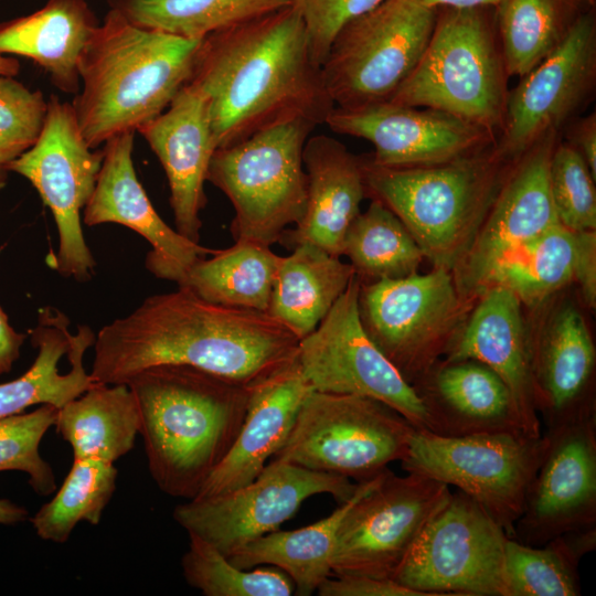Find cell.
<instances>
[{
	"mask_svg": "<svg viewBox=\"0 0 596 596\" xmlns=\"http://www.w3.org/2000/svg\"><path fill=\"white\" fill-rule=\"evenodd\" d=\"M299 341L266 311L213 304L178 286L104 326L89 373L95 383L118 384L179 364L254 386L295 362Z\"/></svg>",
	"mask_w": 596,
	"mask_h": 596,
	"instance_id": "1",
	"label": "cell"
},
{
	"mask_svg": "<svg viewBox=\"0 0 596 596\" xmlns=\"http://www.w3.org/2000/svg\"><path fill=\"white\" fill-rule=\"evenodd\" d=\"M189 83L206 100L217 148L294 119L323 124L334 107L291 6L203 38Z\"/></svg>",
	"mask_w": 596,
	"mask_h": 596,
	"instance_id": "2",
	"label": "cell"
},
{
	"mask_svg": "<svg viewBox=\"0 0 596 596\" xmlns=\"http://www.w3.org/2000/svg\"><path fill=\"white\" fill-rule=\"evenodd\" d=\"M126 384L153 481L170 497L194 499L236 440L255 385L179 364L142 370Z\"/></svg>",
	"mask_w": 596,
	"mask_h": 596,
	"instance_id": "3",
	"label": "cell"
},
{
	"mask_svg": "<svg viewBox=\"0 0 596 596\" xmlns=\"http://www.w3.org/2000/svg\"><path fill=\"white\" fill-rule=\"evenodd\" d=\"M201 41L138 26L109 9L79 57L72 103L88 147L161 115L189 83Z\"/></svg>",
	"mask_w": 596,
	"mask_h": 596,
	"instance_id": "4",
	"label": "cell"
},
{
	"mask_svg": "<svg viewBox=\"0 0 596 596\" xmlns=\"http://www.w3.org/2000/svg\"><path fill=\"white\" fill-rule=\"evenodd\" d=\"M366 195L406 226L434 267L453 272L469 251L514 160L497 141L439 164L382 167L361 157Z\"/></svg>",
	"mask_w": 596,
	"mask_h": 596,
	"instance_id": "5",
	"label": "cell"
},
{
	"mask_svg": "<svg viewBox=\"0 0 596 596\" xmlns=\"http://www.w3.org/2000/svg\"><path fill=\"white\" fill-rule=\"evenodd\" d=\"M508 78L494 8H438L422 57L387 102L443 110L499 135Z\"/></svg>",
	"mask_w": 596,
	"mask_h": 596,
	"instance_id": "6",
	"label": "cell"
},
{
	"mask_svg": "<svg viewBox=\"0 0 596 596\" xmlns=\"http://www.w3.org/2000/svg\"><path fill=\"white\" fill-rule=\"evenodd\" d=\"M316 126L294 119L214 151L206 181L234 207V241L270 247L289 225L300 222L308 188L302 152Z\"/></svg>",
	"mask_w": 596,
	"mask_h": 596,
	"instance_id": "7",
	"label": "cell"
},
{
	"mask_svg": "<svg viewBox=\"0 0 596 596\" xmlns=\"http://www.w3.org/2000/svg\"><path fill=\"white\" fill-rule=\"evenodd\" d=\"M414 429L374 398L311 391L272 459L363 482L402 459Z\"/></svg>",
	"mask_w": 596,
	"mask_h": 596,
	"instance_id": "8",
	"label": "cell"
},
{
	"mask_svg": "<svg viewBox=\"0 0 596 596\" xmlns=\"http://www.w3.org/2000/svg\"><path fill=\"white\" fill-rule=\"evenodd\" d=\"M547 445L545 434L533 437L524 433H490L456 437L414 429L400 461L406 472L457 487L513 538Z\"/></svg>",
	"mask_w": 596,
	"mask_h": 596,
	"instance_id": "9",
	"label": "cell"
},
{
	"mask_svg": "<svg viewBox=\"0 0 596 596\" xmlns=\"http://www.w3.org/2000/svg\"><path fill=\"white\" fill-rule=\"evenodd\" d=\"M436 17L422 0H382L343 25L320 66L334 107L390 100L422 57Z\"/></svg>",
	"mask_w": 596,
	"mask_h": 596,
	"instance_id": "10",
	"label": "cell"
},
{
	"mask_svg": "<svg viewBox=\"0 0 596 596\" xmlns=\"http://www.w3.org/2000/svg\"><path fill=\"white\" fill-rule=\"evenodd\" d=\"M362 326L412 385L444 354L466 320L469 302L450 270L360 281Z\"/></svg>",
	"mask_w": 596,
	"mask_h": 596,
	"instance_id": "11",
	"label": "cell"
},
{
	"mask_svg": "<svg viewBox=\"0 0 596 596\" xmlns=\"http://www.w3.org/2000/svg\"><path fill=\"white\" fill-rule=\"evenodd\" d=\"M508 538L459 490L426 523L392 579L427 596H508Z\"/></svg>",
	"mask_w": 596,
	"mask_h": 596,
	"instance_id": "12",
	"label": "cell"
},
{
	"mask_svg": "<svg viewBox=\"0 0 596 596\" xmlns=\"http://www.w3.org/2000/svg\"><path fill=\"white\" fill-rule=\"evenodd\" d=\"M102 161L103 150L88 147L72 104L52 95L39 139L6 166L31 182L53 214L58 248L47 255V265L78 281L91 279L96 266L82 231L81 211L94 191Z\"/></svg>",
	"mask_w": 596,
	"mask_h": 596,
	"instance_id": "13",
	"label": "cell"
},
{
	"mask_svg": "<svg viewBox=\"0 0 596 596\" xmlns=\"http://www.w3.org/2000/svg\"><path fill=\"white\" fill-rule=\"evenodd\" d=\"M356 275L318 327L300 339L297 361L312 391L380 401L415 429L432 432L414 387L366 334L359 313Z\"/></svg>",
	"mask_w": 596,
	"mask_h": 596,
	"instance_id": "14",
	"label": "cell"
},
{
	"mask_svg": "<svg viewBox=\"0 0 596 596\" xmlns=\"http://www.w3.org/2000/svg\"><path fill=\"white\" fill-rule=\"evenodd\" d=\"M359 487L343 476L313 471L273 459L249 483L236 489L189 500L173 510L174 521L188 534L213 545L226 557L248 542L276 531L302 502L319 493L340 504Z\"/></svg>",
	"mask_w": 596,
	"mask_h": 596,
	"instance_id": "15",
	"label": "cell"
},
{
	"mask_svg": "<svg viewBox=\"0 0 596 596\" xmlns=\"http://www.w3.org/2000/svg\"><path fill=\"white\" fill-rule=\"evenodd\" d=\"M449 486L424 475L386 469L341 520L332 574L391 578L430 518L447 502Z\"/></svg>",
	"mask_w": 596,
	"mask_h": 596,
	"instance_id": "16",
	"label": "cell"
},
{
	"mask_svg": "<svg viewBox=\"0 0 596 596\" xmlns=\"http://www.w3.org/2000/svg\"><path fill=\"white\" fill-rule=\"evenodd\" d=\"M596 92V8L565 41L509 91L497 147L517 159L551 132L562 134L590 105Z\"/></svg>",
	"mask_w": 596,
	"mask_h": 596,
	"instance_id": "17",
	"label": "cell"
},
{
	"mask_svg": "<svg viewBox=\"0 0 596 596\" xmlns=\"http://www.w3.org/2000/svg\"><path fill=\"white\" fill-rule=\"evenodd\" d=\"M560 137L546 135L514 160L469 251L451 272L469 304L502 258L560 223L549 183L550 159Z\"/></svg>",
	"mask_w": 596,
	"mask_h": 596,
	"instance_id": "18",
	"label": "cell"
},
{
	"mask_svg": "<svg viewBox=\"0 0 596 596\" xmlns=\"http://www.w3.org/2000/svg\"><path fill=\"white\" fill-rule=\"evenodd\" d=\"M324 124L337 134L374 146L370 160L382 167L439 164L479 151L498 135L443 110L383 102L360 108L333 107Z\"/></svg>",
	"mask_w": 596,
	"mask_h": 596,
	"instance_id": "19",
	"label": "cell"
},
{
	"mask_svg": "<svg viewBox=\"0 0 596 596\" xmlns=\"http://www.w3.org/2000/svg\"><path fill=\"white\" fill-rule=\"evenodd\" d=\"M544 434L547 449L512 538L531 546L596 525V418Z\"/></svg>",
	"mask_w": 596,
	"mask_h": 596,
	"instance_id": "20",
	"label": "cell"
},
{
	"mask_svg": "<svg viewBox=\"0 0 596 596\" xmlns=\"http://www.w3.org/2000/svg\"><path fill=\"white\" fill-rule=\"evenodd\" d=\"M135 132L119 134L104 143L97 181L84 207V223H117L135 231L151 245L146 268L157 278L180 285L196 260L215 251L184 237L157 213L135 171Z\"/></svg>",
	"mask_w": 596,
	"mask_h": 596,
	"instance_id": "21",
	"label": "cell"
},
{
	"mask_svg": "<svg viewBox=\"0 0 596 596\" xmlns=\"http://www.w3.org/2000/svg\"><path fill=\"white\" fill-rule=\"evenodd\" d=\"M138 132L166 172L175 230L199 243L200 213L206 204L204 182L217 149L204 96L188 83L169 107Z\"/></svg>",
	"mask_w": 596,
	"mask_h": 596,
	"instance_id": "22",
	"label": "cell"
},
{
	"mask_svg": "<svg viewBox=\"0 0 596 596\" xmlns=\"http://www.w3.org/2000/svg\"><path fill=\"white\" fill-rule=\"evenodd\" d=\"M461 326L446 361L476 360L494 371L508 386L524 432L541 433L532 373V337L524 327L521 301L510 290L490 286Z\"/></svg>",
	"mask_w": 596,
	"mask_h": 596,
	"instance_id": "23",
	"label": "cell"
},
{
	"mask_svg": "<svg viewBox=\"0 0 596 596\" xmlns=\"http://www.w3.org/2000/svg\"><path fill=\"white\" fill-rule=\"evenodd\" d=\"M596 351L579 310L564 306L532 338L536 411L546 430L596 418L593 382Z\"/></svg>",
	"mask_w": 596,
	"mask_h": 596,
	"instance_id": "24",
	"label": "cell"
},
{
	"mask_svg": "<svg viewBox=\"0 0 596 596\" xmlns=\"http://www.w3.org/2000/svg\"><path fill=\"white\" fill-rule=\"evenodd\" d=\"M412 386L434 434H526L508 386L479 361L437 360Z\"/></svg>",
	"mask_w": 596,
	"mask_h": 596,
	"instance_id": "25",
	"label": "cell"
},
{
	"mask_svg": "<svg viewBox=\"0 0 596 596\" xmlns=\"http://www.w3.org/2000/svg\"><path fill=\"white\" fill-rule=\"evenodd\" d=\"M302 159L306 211L294 228L283 232L279 243L290 249L311 244L340 257L345 233L366 195L361 157L332 137L316 135L307 139Z\"/></svg>",
	"mask_w": 596,
	"mask_h": 596,
	"instance_id": "26",
	"label": "cell"
},
{
	"mask_svg": "<svg viewBox=\"0 0 596 596\" xmlns=\"http://www.w3.org/2000/svg\"><path fill=\"white\" fill-rule=\"evenodd\" d=\"M311 391L297 360L256 384L236 440L195 498L220 494L257 478L287 440Z\"/></svg>",
	"mask_w": 596,
	"mask_h": 596,
	"instance_id": "27",
	"label": "cell"
},
{
	"mask_svg": "<svg viewBox=\"0 0 596 596\" xmlns=\"http://www.w3.org/2000/svg\"><path fill=\"white\" fill-rule=\"evenodd\" d=\"M70 324L68 318L55 308L39 310L38 323L30 331L36 356L21 376L0 383V418L33 405L60 408L95 384L84 366V356L96 334L86 324L72 333Z\"/></svg>",
	"mask_w": 596,
	"mask_h": 596,
	"instance_id": "28",
	"label": "cell"
},
{
	"mask_svg": "<svg viewBox=\"0 0 596 596\" xmlns=\"http://www.w3.org/2000/svg\"><path fill=\"white\" fill-rule=\"evenodd\" d=\"M98 25L86 0H47L28 15L0 23V54L31 58L57 89L76 95L79 57Z\"/></svg>",
	"mask_w": 596,
	"mask_h": 596,
	"instance_id": "29",
	"label": "cell"
},
{
	"mask_svg": "<svg viewBox=\"0 0 596 596\" xmlns=\"http://www.w3.org/2000/svg\"><path fill=\"white\" fill-rule=\"evenodd\" d=\"M355 273L318 246L299 244L283 256L267 312L302 339L310 334L347 289Z\"/></svg>",
	"mask_w": 596,
	"mask_h": 596,
	"instance_id": "30",
	"label": "cell"
},
{
	"mask_svg": "<svg viewBox=\"0 0 596 596\" xmlns=\"http://www.w3.org/2000/svg\"><path fill=\"white\" fill-rule=\"evenodd\" d=\"M384 472L359 482L352 498L341 503L327 518L300 529L276 530L264 534L243 545L227 558L244 570L259 565L275 566L290 577L297 595H311L332 575L331 560L341 520L353 502L373 488Z\"/></svg>",
	"mask_w": 596,
	"mask_h": 596,
	"instance_id": "31",
	"label": "cell"
},
{
	"mask_svg": "<svg viewBox=\"0 0 596 596\" xmlns=\"http://www.w3.org/2000/svg\"><path fill=\"white\" fill-rule=\"evenodd\" d=\"M54 426L73 458L114 464L134 447L139 409L128 384L95 383L57 408Z\"/></svg>",
	"mask_w": 596,
	"mask_h": 596,
	"instance_id": "32",
	"label": "cell"
},
{
	"mask_svg": "<svg viewBox=\"0 0 596 596\" xmlns=\"http://www.w3.org/2000/svg\"><path fill=\"white\" fill-rule=\"evenodd\" d=\"M595 0H499L494 20L508 76H523L568 36Z\"/></svg>",
	"mask_w": 596,
	"mask_h": 596,
	"instance_id": "33",
	"label": "cell"
},
{
	"mask_svg": "<svg viewBox=\"0 0 596 596\" xmlns=\"http://www.w3.org/2000/svg\"><path fill=\"white\" fill-rule=\"evenodd\" d=\"M281 257L269 246L235 241L196 260L178 286L213 304L267 312Z\"/></svg>",
	"mask_w": 596,
	"mask_h": 596,
	"instance_id": "34",
	"label": "cell"
},
{
	"mask_svg": "<svg viewBox=\"0 0 596 596\" xmlns=\"http://www.w3.org/2000/svg\"><path fill=\"white\" fill-rule=\"evenodd\" d=\"M596 547V525L563 533L531 546L508 538L504 577L508 596H578V565Z\"/></svg>",
	"mask_w": 596,
	"mask_h": 596,
	"instance_id": "35",
	"label": "cell"
},
{
	"mask_svg": "<svg viewBox=\"0 0 596 596\" xmlns=\"http://www.w3.org/2000/svg\"><path fill=\"white\" fill-rule=\"evenodd\" d=\"M131 23L192 40L291 6V0H107Z\"/></svg>",
	"mask_w": 596,
	"mask_h": 596,
	"instance_id": "36",
	"label": "cell"
},
{
	"mask_svg": "<svg viewBox=\"0 0 596 596\" xmlns=\"http://www.w3.org/2000/svg\"><path fill=\"white\" fill-rule=\"evenodd\" d=\"M575 254L576 233L557 223L502 258L480 295L490 286H500L521 304L535 307L574 280Z\"/></svg>",
	"mask_w": 596,
	"mask_h": 596,
	"instance_id": "37",
	"label": "cell"
},
{
	"mask_svg": "<svg viewBox=\"0 0 596 596\" xmlns=\"http://www.w3.org/2000/svg\"><path fill=\"white\" fill-rule=\"evenodd\" d=\"M342 255L349 258L361 283L417 273L424 257L403 222L376 199L349 226Z\"/></svg>",
	"mask_w": 596,
	"mask_h": 596,
	"instance_id": "38",
	"label": "cell"
},
{
	"mask_svg": "<svg viewBox=\"0 0 596 596\" xmlns=\"http://www.w3.org/2000/svg\"><path fill=\"white\" fill-rule=\"evenodd\" d=\"M113 462L73 458L61 488L31 518L36 534L45 541L65 543L82 521L96 525L116 489Z\"/></svg>",
	"mask_w": 596,
	"mask_h": 596,
	"instance_id": "39",
	"label": "cell"
},
{
	"mask_svg": "<svg viewBox=\"0 0 596 596\" xmlns=\"http://www.w3.org/2000/svg\"><path fill=\"white\" fill-rule=\"evenodd\" d=\"M187 583L205 596H290L295 585L275 566L244 570L201 538L189 534L181 558Z\"/></svg>",
	"mask_w": 596,
	"mask_h": 596,
	"instance_id": "40",
	"label": "cell"
},
{
	"mask_svg": "<svg viewBox=\"0 0 596 596\" xmlns=\"http://www.w3.org/2000/svg\"><path fill=\"white\" fill-rule=\"evenodd\" d=\"M57 407L42 404L30 413L0 418V471L18 470L29 477L30 487L39 496L56 490L54 472L40 454V444L54 426Z\"/></svg>",
	"mask_w": 596,
	"mask_h": 596,
	"instance_id": "41",
	"label": "cell"
},
{
	"mask_svg": "<svg viewBox=\"0 0 596 596\" xmlns=\"http://www.w3.org/2000/svg\"><path fill=\"white\" fill-rule=\"evenodd\" d=\"M595 179L579 152L560 137L549 164L558 222L573 232L596 231Z\"/></svg>",
	"mask_w": 596,
	"mask_h": 596,
	"instance_id": "42",
	"label": "cell"
},
{
	"mask_svg": "<svg viewBox=\"0 0 596 596\" xmlns=\"http://www.w3.org/2000/svg\"><path fill=\"white\" fill-rule=\"evenodd\" d=\"M47 113L42 92L0 76V164L6 166L39 139Z\"/></svg>",
	"mask_w": 596,
	"mask_h": 596,
	"instance_id": "43",
	"label": "cell"
},
{
	"mask_svg": "<svg viewBox=\"0 0 596 596\" xmlns=\"http://www.w3.org/2000/svg\"><path fill=\"white\" fill-rule=\"evenodd\" d=\"M382 0H291L304 21L315 62L321 66L329 47L349 21L370 11Z\"/></svg>",
	"mask_w": 596,
	"mask_h": 596,
	"instance_id": "44",
	"label": "cell"
},
{
	"mask_svg": "<svg viewBox=\"0 0 596 596\" xmlns=\"http://www.w3.org/2000/svg\"><path fill=\"white\" fill-rule=\"evenodd\" d=\"M317 593L320 596H427L391 578L336 574L324 579Z\"/></svg>",
	"mask_w": 596,
	"mask_h": 596,
	"instance_id": "45",
	"label": "cell"
},
{
	"mask_svg": "<svg viewBox=\"0 0 596 596\" xmlns=\"http://www.w3.org/2000/svg\"><path fill=\"white\" fill-rule=\"evenodd\" d=\"M576 233V254L574 280L579 285L585 304L596 307V233L583 231Z\"/></svg>",
	"mask_w": 596,
	"mask_h": 596,
	"instance_id": "46",
	"label": "cell"
},
{
	"mask_svg": "<svg viewBox=\"0 0 596 596\" xmlns=\"http://www.w3.org/2000/svg\"><path fill=\"white\" fill-rule=\"evenodd\" d=\"M561 137L579 152L596 180V113L575 118Z\"/></svg>",
	"mask_w": 596,
	"mask_h": 596,
	"instance_id": "47",
	"label": "cell"
},
{
	"mask_svg": "<svg viewBox=\"0 0 596 596\" xmlns=\"http://www.w3.org/2000/svg\"><path fill=\"white\" fill-rule=\"evenodd\" d=\"M26 336L13 329L0 307V374L8 373L20 356Z\"/></svg>",
	"mask_w": 596,
	"mask_h": 596,
	"instance_id": "48",
	"label": "cell"
},
{
	"mask_svg": "<svg viewBox=\"0 0 596 596\" xmlns=\"http://www.w3.org/2000/svg\"><path fill=\"white\" fill-rule=\"evenodd\" d=\"M29 511L11 500L0 499V524H17L28 519Z\"/></svg>",
	"mask_w": 596,
	"mask_h": 596,
	"instance_id": "49",
	"label": "cell"
},
{
	"mask_svg": "<svg viewBox=\"0 0 596 596\" xmlns=\"http://www.w3.org/2000/svg\"><path fill=\"white\" fill-rule=\"evenodd\" d=\"M433 8L494 7L499 0H422Z\"/></svg>",
	"mask_w": 596,
	"mask_h": 596,
	"instance_id": "50",
	"label": "cell"
},
{
	"mask_svg": "<svg viewBox=\"0 0 596 596\" xmlns=\"http://www.w3.org/2000/svg\"><path fill=\"white\" fill-rule=\"evenodd\" d=\"M20 71V62L14 57H6L0 54V76L13 77Z\"/></svg>",
	"mask_w": 596,
	"mask_h": 596,
	"instance_id": "51",
	"label": "cell"
},
{
	"mask_svg": "<svg viewBox=\"0 0 596 596\" xmlns=\"http://www.w3.org/2000/svg\"><path fill=\"white\" fill-rule=\"evenodd\" d=\"M7 172H8V170L3 166L0 164V190L6 184Z\"/></svg>",
	"mask_w": 596,
	"mask_h": 596,
	"instance_id": "52",
	"label": "cell"
}]
</instances>
